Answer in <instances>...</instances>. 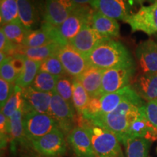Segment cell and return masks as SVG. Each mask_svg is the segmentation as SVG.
Returning <instances> with one entry per match:
<instances>
[{"label":"cell","mask_w":157,"mask_h":157,"mask_svg":"<svg viewBox=\"0 0 157 157\" xmlns=\"http://www.w3.org/2000/svg\"><path fill=\"white\" fill-rule=\"evenodd\" d=\"M73 1L78 5H91L93 0H73Z\"/></svg>","instance_id":"ab89813d"},{"label":"cell","mask_w":157,"mask_h":157,"mask_svg":"<svg viewBox=\"0 0 157 157\" xmlns=\"http://www.w3.org/2000/svg\"><path fill=\"white\" fill-rule=\"evenodd\" d=\"M19 19L29 31L35 30L39 23V15L33 0H17Z\"/></svg>","instance_id":"d4e9b609"},{"label":"cell","mask_w":157,"mask_h":157,"mask_svg":"<svg viewBox=\"0 0 157 157\" xmlns=\"http://www.w3.org/2000/svg\"><path fill=\"white\" fill-rule=\"evenodd\" d=\"M155 1H157V0H155Z\"/></svg>","instance_id":"ee69618b"},{"label":"cell","mask_w":157,"mask_h":157,"mask_svg":"<svg viewBox=\"0 0 157 157\" xmlns=\"http://www.w3.org/2000/svg\"><path fill=\"white\" fill-rule=\"evenodd\" d=\"M10 124L9 119L4 115V113H0V135H1V148H5L7 143L10 141Z\"/></svg>","instance_id":"f35d334b"},{"label":"cell","mask_w":157,"mask_h":157,"mask_svg":"<svg viewBox=\"0 0 157 157\" xmlns=\"http://www.w3.org/2000/svg\"><path fill=\"white\" fill-rule=\"evenodd\" d=\"M52 93H44L31 87L23 89V109L50 115Z\"/></svg>","instance_id":"e0dca14e"},{"label":"cell","mask_w":157,"mask_h":157,"mask_svg":"<svg viewBox=\"0 0 157 157\" xmlns=\"http://www.w3.org/2000/svg\"><path fill=\"white\" fill-rule=\"evenodd\" d=\"M57 56L66 74L74 78L81 75L90 66L87 57L69 44L62 45L57 52Z\"/></svg>","instance_id":"8fae6325"},{"label":"cell","mask_w":157,"mask_h":157,"mask_svg":"<svg viewBox=\"0 0 157 157\" xmlns=\"http://www.w3.org/2000/svg\"><path fill=\"white\" fill-rule=\"evenodd\" d=\"M51 42L59 43L56 27L44 21L40 29L29 31L23 42V48H38Z\"/></svg>","instance_id":"ac0fdd59"},{"label":"cell","mask_w":157,"mask_h":157,"mask_svg":"<svg viewBox=\"0 0 157 157\" xmlns=\"http://www.w3.org/2000/svg\"><path fill=\"white\" fill-rule=\"evenodd\" d=\"M135 73V66H128L104 70L101 93H111L129 86Z\"/></svg>","instance_id":"ba28073f"},{"label":"cell","mask_w":157,"mask_h":157,"mask_svg":"<svg viewBox=\"0 0 157 157\" xmlns=\"http://www.w3.org/2000/svg\"><path fill=\"white\" fill-rule=\"evenodd\" d=\"M74 108L58 93L56 92L52 93L50 107V116L55 119L58 128L66 137L74 128Z\"/></svg>","instance_id":"9c48e42d"},{"label":"cell","mask_w":157,"mask_h":157,"mask_svg":"<svg viewBox=\"0 0 157 157\" xmlns=\"http://www.w3.org/2000/svg\"><path fill=\"white\" fill-rule=\"evenodd\" d=\"M42 62L25 58L23 68L15 84L22 89L31 87L35 77L39 73Z\"/></svg>","instance_id":"f1b7e54d"},{"label":"cell","mask_w":157,"mask_h":157,"mask_svg":"<svg viewBox=\"0 0 157 157\" xmlns=\"http://www.w3.org/2000/svg\"><path fill=\"white\" fill-rule=\"evenodd\" d=\"M106 39L109 38H105L100 34L91 25H86L73 39H71L68 44L87 56L100 43Z\"/></svg>","instance_id":"9a60e30c"},{"label":"cell","mask_w":157,"mask_h":157,"mask_svg":"<svg viewBox=\"0 0 157 157\" xmlns=\"http://www.w3.org/2000/svg\"><path fill=\"white\" fill-rule=\"evenodd\" d=\"M86 57L90 66L102 70L135 65L126 47L113 39L103 40Z\"/></svg>","instance_id":"7a4b0ae2"},{"label":"cell","mask_w":157,"mask_h":157,"mask_svg":"<svg viewBox=\"0 0 157 157\" xmlns=\"http://www.w3.org/2000/svg\"><path fill=\"white\" fill-rule=\"evenodd\" d=\"M23 127L25 135L29 142L40 138L58 127L51 116L23 109Z\"/></svg>","instance_id":"8992f818"},{"label":"cell","mask_w":157,"mask_h":157,"mask_svg":"<svg viewBox=\"0 0 157 157\" xmlns=\"http://www.w3.org/2000/svg\"><path fill=\"white\" fill-rule=\"evenodd\" d=\"M23 113V105L9 119L10 142H11L13 146H15L17 143L23 146H25L29 142L25 135Z\"/></svg>","instance_id":"cb8c5ba5"},{"label":"cell","mask_w":157,"mask_h":157,"mask_svg":"<svg viewBox=\"0 0 157 157\" xmlns=\"http://www.w3.org/2000/svg\"><path fill=\"white\" fill-rule=\"evenodd\" d=\"M150 140L145 137H130L123 142L126 157H148Z\"/></svg>","instance_id":"4316f807"},{"label":"cell","mask_w":157,"mask_h":157,"mask_svg":"<svg viewBox=\"0 0 157 157\" xmlns=\"http://www.w3.org/2000/svg\"><path fill=\"white\" fill-rule=\"evenodd\" d=\"M39 71L47 72V73L59 76V77L65 74H67L57 54L49 57L48 58L43 60L41 63Z\"/></svg>","instance_id":"e575fe53"},{"label":"cell","mask_w":157,"mask_h":157,"mask_svg":"<svg viewBox=\"0 0 157 157\" xmlns=\"http://www.w3.org/2000/svg\"><path fill=\"white\" fill-rule=\"evenodd\" d=\"M15 84L0 78V106L2 109L15 90Z\"/></svg>","instance_id":"8d00e7d4"},{"label":"cell","mask_w":157,"mask_h":157,"mask_svg":"<svg viewBox=\"0 0 157 157\" xmlns=\"http://www.w3.org/2000/svg\"><path fill=\"white\" fill-rule=\"evenodd\" d=\"M94 12L88 5H78L63 23L55 26L58 42L62 45L67 44L84 25H91Z\"/></svg>","instance_id":"5b68a950"},{"label":"cell","mask_w":157,"mask_h":157,"mask_svg":"<svg viewBox=\"0 0 157 157\" xmlns=\"http://www.w3.org/2000/svg\"><path fill=\"white\" fill-rule=\"evenodd\" d=\"M1 29L13 44L19 48H22L29 30L23 25L20 19L2 25Z\"/></svg>","instance_id":"83f0119b"},{"label":"cell","mask_w":157,"mask_h":157,"mask_svg":"<svg viewBox=\"0 0 157 157\" xmlns=\"http://www.w3.org/2000/svg\"><path fill=\"white\" fill-rule=\"evenodd\" d=\"M24 55L17 53L14 56L7 57V59L0 63V76L10 83L15 84L21 74L24 65Z\"/></svg>","instance_id":"603a6c76"},{"label":"cell","mask_w":157,"mask_h":157,"mask_svg":"<svg viewBox=\"0 0 157 157\" xmlns=\"http://www.w3.org/2000/svg\"><path fill=\"white\" fill-rule=\"evenodd\" d=\"M33 148L44 157H59L66 152V135L58 127L31 142Z\"/></svg>","instance_id":"52a82bcc"},{"label":"cell","mask_w":157,"mask_h":157,"mask_svg":"<svg viewBox=\"0 0 157 157\" xmlns=\"http://www.w3.org/2000/svg\"><path fill=\"white\" fill-rule=\"evenodd\" d=\"M67 140L76 157H96L87 129L77 126L68 135Z\"/></svg>","instance_id":"2e32d148"},{"label":"cell","mask_w":157,"mask_h":157,"mask_svg":"<svg viewBox=\"0 0 157 157\" xmlns=\"http://www.w3.org/2000/svg\"><path fill=\"white\" fill-rule=\"evenodd\" d=\"M91 25L105 38L113 39L119 36L120 26L117 20L105 16L98 11L94 12Z\"/></svg>","instance_id":"ffe728a7"},{"label":"cell","mask_w":157,"mask_h":157,"mask_svg":"<svg viewBox=\"0 0 157 157\" xmlns=\"http://www.w3.org/2000/svg\"><path fill=\"white\" fill-rule=\"evenodd\" d=\"M74 78L68 74L60 76L57 82L56 93H58L71 105L74 107L72 95H73V83Z\"/></svg>","instance_id":"d6a6232c"},{"label":"cell","mask_w":157,"mask_h":157,"mask_svg":"<svg viewBox=\"0 0 157 157\" xmlns=\"http://www.w3.org/2000/svg\"><path fill=\"white\" fill-rule=\"evenodd\" d=\"M19 19L17 0H0L1 26Z\"/></svg>","instance_id":"1f68e13d"},{"label":"cell","mask_w":157,"mask_h":157,"mask_svg":"<svg viewBox=\"0 0 157 157\" xmlns=\"http://www.w3.org/2000/svg\"><path fill=\"white\" fill-rule=\"evenodd\" d=\"M119 157H124V155H123V153L120 155V156H119Z\"/></svg>","instance_id":"7bdbcfd3"},{"label":"cell","mask_w":157,"mask_h":157,"mask_svg":"<svg viewBox=\"0 0 157 157\" xmlns=\"http://www.w3.org/2000/svg\"><path fill=\"white\" fill-rule=\"evenodd\" d=\"M103 71L104 70L90 66L81 75L76 78L87 90L90 98L101 93Z\"/></svg>","instance_id":"7402d4cb"},{"label":"cell","mask_w":157,"mask_h":157,"mask_svg":"<svg viewBox=\"0 0 157 157\" xmlns=\"http://www.w3.org/2000/svg\"><path fill=\"white\" fill-rule=\"evenodd\" d=\"M144 104L142 98L137 95L121 102L112 112L90 123L111 131L122 143L129 126L140 114L141 107Z\"/></svg>","instance_id":"6da1fadb"},{"label":"cell","mask_w":157,"mask_h":157,"mask_svg":"<svg viewBox=\"0 0 157 157\" xmlns=\"http://www.w3.org/2000/svg\"><path fill=\"white\" fill-rule=\"evenodd\" d=\"M7 55H6L5 52H0V63H3L5 60L7 59Z\"/></svg>","instance_id":"b9f144b4"},{"label":"cell","mask_w":157,"mask_h":157,"mask_svg":"<svg viewBox=\"0 0 157 157\" xmlns=\"http://www.w3.org/2000/svg\"><path fill=\"white\" fill-rule=\"evenodd\" d=\"M96 11L111 18L124 22L132 14V4L129 0H93L90 5Z\"/></svg>","instance_id":"4fadbf2b"},{"label":"cell","mask_w":157,"mask_h":157,"mask_svg":"<svg viewBox=\"0 0 157 157\" xmlns=\"http://www.w3.org/2000/svg\"><path fill=\"white\" fill-rule=\"evenodd\" d=\"M137 95L130 86H127L115 93H101L90 98L88 105L80 116L84 120L92 123L112 112L121 102Z\"/></svg>","instance_id":"3957f363"},{"label":"cell","mask_w":157,"mask_h":157,"mask_svg":"<svg viewBox=\"0 0 157 157\" xmlns=\"http://www.w3.org/2000/svg\"><path fill=\"white\" fill-rule=\"evenodd\" d=\"M143 106L140 109V114L129 126L124 140L130 137H145L151 140L157 137V131L147 119L143 111Z\"/></svg>","instance_id":"44dd1931"},{"label":"cell","mask_w":157,"mask_h":157,"mask_svg":"<svg viewBox=\"0 0 157 157\" xmlns=\"http://www.w3.org/2000/svg\"><path fill=\"white\" fill-rule=\"evenodd\" d=\"M21 48H17L13 44L7 36L2 29H0V50L1 52H5L7 56L12 57L19 53Z\"/></svg>","instance_id":"74e56055"},{"label":"cell","mask_w":157,"mask_h":157,"mask_svg":"<svg viewBox=\"0 0 157 157\" xmlns=\"http://www.w3.org/2000/svg\"><path fill=\"white\" fill-rule=\"evenodd\" d=\"M90 100V96L87 90L84 89L82 84L76 78L73 83V95L72 101L74 109L78 114L81 115L88 105Z\"/></svg>","instance_id":"4dcf8cb0"},{"label":"cell","mask_w":157,"mask_h":157,"mask_svg":"<svg viewBox=\"0 0 157 157\" xmlns=\"http://www.w3.org/2000/svg\"><path fill=\"white\" fill-rule=\"evenodd\" d=\"M135 54L141 74L157 73V42L153 39L140 42Z\"/></svg>","instance_id":"5bb4252c"},{"label":"cell","mask_w":157,"mask_h":157,"mask_svg":"<svg viewBox=\"0 0 157 157\" xmlns=\"http://www.w3.org/2000/svg\"><path fill=\"white\" fill-rule=\"evenodd\" d=\"M130 2V3L133 5V4H137V5H142L144 2H146L149 0H129Z\"/></svg>","instance_id":"60d3db41"},{"label":"cell","mask_w":157,"mask_h":157,"mask_svg":"<svg viewBox=\"0 0 157 157\" xmlns=\"http://www.w3.org/2000/svg\"><path fill=\"white\" fill-rule=\"evenodd\" d=\"M23 89L15 84L13 95L9 98L2 109H1V111L7 119H10L11 116L23 105Z\"/></svg>","instance_id":"836d02e7"},{"label":"cell","mask_w":157,"mask_h":157,"mask_svg":"<svg viewBox=\"0 0 157 157\" xmlns=\"http://www.w3.org/2000/svg\"><path fill=\"white\" fill-rule=\"evenodd\" d=\"M78 5L73 0H45L44 21L53 26H58Z\"/></svg>","instance_id":"7c38bea8"},{"label":"cell","mask_w":157,"mask_h":157,"mask_svg":"<svg viewBox=\"0 0 157 157\" xmlns=\"http://www.w3.org/2000/svg\"><path fill=\"white\" fill-rule=\"evenodd\" d=\"M62 44L58 42H51L44 46L38 48H21L19 51L20 54H23L27 58L36 61L42 62L49 57L57 54Z\"/></svg>","instance_id":"484cf974"},{"label":"cell","mask_w":157,"mask_h":157,"mask_svg":"<svg viewBox=\"0 0 157 157\" xmlns=\"http://www.w3.org/2000/svg\"><path fill=\"white\" fill-rule=\"evenodd\" d=\"M132 32L143 31L148 35L157 34V1L148 6H142L127 20Z\"/></svg>","instance_id":"30bf717a"},{"label":"cell","mask_w":157,"mask_h":157,"mask_svg":"<svg viewBox=\"0 0 157 157\" xmlns=\"http://www.w3.org/2000/svg\"><path fill=\"white\" fill-rule=\"evenodd\" d=\"M82 124L90 133L96 157H119L122 154L120 142L114 133L92 124L84 119Z\"/></svg>","instance_id":"277c9868"},{"label":"cell","mask_w":157,"mask_h":157,"mask_svg":"<svg viewBox=\"0 0 157 157\" xmlns=\"http://www.w3.org/2000/svg\"><path fill=\"white\" fill-rule=\"evenodd\" d=\"M58 78L59 76H54L47 72L39 71L31 87L40 92L53 93L56 92Z\"/></svg>","instance_id":"f546056e"},{"label":"cell","mask_w":157,"mask_h":157,"mask_svg":"<svg viewBox=\"0 0 157 157\" xmlns=\"http://www.w3.org/2000/svg\"><path fill=\"white\" fill-rule=\"evenodd\" d=\"M130 87L147 102L157 100V73L141 74L131 82Z\"/></svg>","instance_id":"d6986e66"},{"label":"cell","mask_w":157,"mask_h":157,"mask_svg":"<svg viewBox=\"0 0 157 157\" xmlns=\"http://www.w3.org/2000/svg\"><path fill=\"white\" fill-rule=\"evenodd\" d=\"M143 111L149 122L157 131V100L145 103L143 106Z\"/></svg>","instance_id":"d590c367"}]
</instances>
